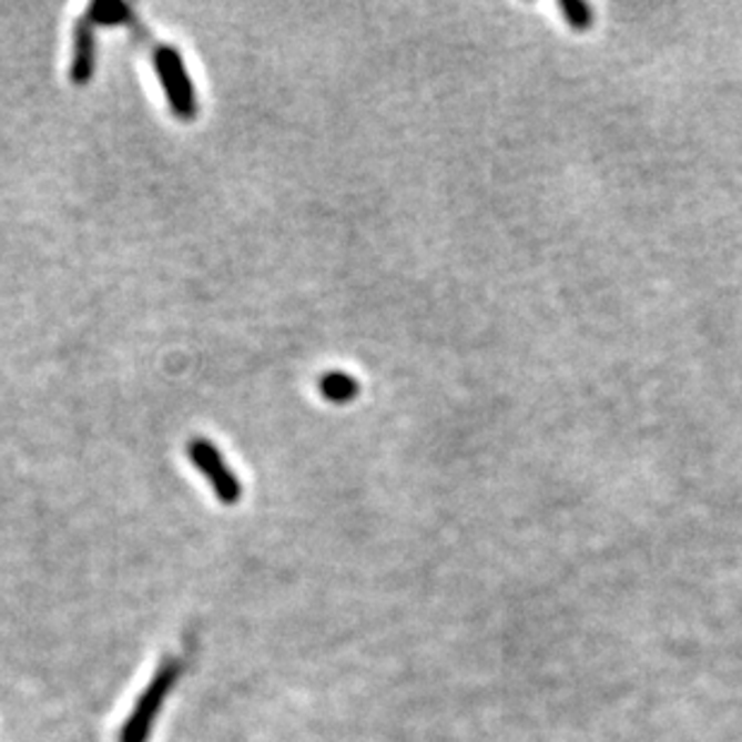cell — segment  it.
<instances>
[{"instance_id": "cell-1", "label": "cell", "mask_w": 742, "mask_h": 742, "mask_svg": "<svg viewBox=\"0 0 742 742\" xmlns=\"http://www.w3.org/2000/svg\"><path fill=\"white\" fill-rule=\"evenodd\" d=\"M121 24H125L130 32H135V37L142 43H148L150 47L156 72H159V80H162L171 109L176 111L181 121H193L197 115V99H195L193 80L187 78L181 53L173 47H164V43L154 41V37H150L148 29L142 27V22L135 18V12L130 8L125 10Z\"/></svg>"}, {"instance_id": "cell-2", "label": "cell", "mask_w": 742, "mask_h": 742, "mask_svg": "<svg viewBox=\"0 0 742 742\" xmlns=\"http://www.w3.org/2000/svg\"><path fill=\"white\" fill-rule=\"evenodd\" d=\"M187 457H191L195 467L210 478L214 492L220 495V500L224 505H236L241 500V484L236 474L226 467L220 449H216L210 440L195 438L187 443Z\"/></svg>"}, {"instance_id": "cell-3", "label": "cell", "mask_w": 742, "mask_h": 742, "mask_svg": "<svg viewBox=\"0 0 742 742\" xmlns=\"http://www.w3.org/2000/svg\"><path fill=\"white\" fill-rule=\"evenodd\" d=\"M176 675H179L176 663H169L166 668L159 671L154 685L148 692H144L133 719L128 721L125 731H123V742H144V738H148V731H150V723L156 716V709H159V704L164 702L166 690L173 685Z\"/></svg>"}, {"instance_id": "cell-4", "label": "cell", "mask_w": 742, "mask_h": 742, "mask_svg": "<svg viewBox=\"0 0 742 742\" xmlns=\"http://www.w3.org/2000/svg\"><path fill=\"white\" fill-rule=\"evenodd\" d=\"M96 20L94 12L87 8L75 20V55L70 65V82L75 87H87L96 68Z\"/></svg>"}, {"instance_id": "cell-5", "label": "cell", "mask_w": 742, "mask_h": 742, "mask_svg": "<svg viewBox=\"0 0 742 742\" xmlns=\"http://www.w3.org/2000/svg\"><path fill=\"white\" fill-rule=\"evenodd\" d=\"M317 387H319V395L327 397L334 404L352 402V399L358 397V392H360L358 383L346 373H327V375L319 377Z\"/></svg>"}]
</instances>
